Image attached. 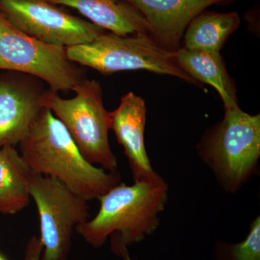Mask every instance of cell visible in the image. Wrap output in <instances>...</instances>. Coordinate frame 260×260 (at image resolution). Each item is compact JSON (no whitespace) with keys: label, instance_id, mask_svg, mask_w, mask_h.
Here are the masks:
<instances>
[{"label":"cell","instance_id":"7a4b0ae2","mask_svg":"<svg viewBox=\"0 0 260 260\" xmlns=\"http://www.w3.org/2000/svg\"><path fill=\"white\" fill-rule=\"evenodd\" d=\"M168 186L165 181L120 184L100 198L96 216L77 226L76 232L93 248L104 245L111 236L112 246L143 241L157 229L158 215L164 209Z\"/></svg>","mask_w":260,"mask_h":260},{"label":"cell","instance_id":"9c48e42d","mask_svg":"<svg viewBox=\"0 0 260 260\" xmlns=\"http://www.w3.org/2000/svg\"><path fill=\"white\" fill-rule=\"evenodd\" d=\"M42 80L10 71L0 76V148L15 147L42 110Z\"/></svg>","mask_w":260,"mask_h":260},{"label":"cell","instance_id":"2e32d148","mask_svg":"<svg viewBox=\"0 0 260 260\" xmlns=\"http://www.w3.org/2000/svg\"><path fill=\"white\" fill-rule=\"evenodd\" d=\"M217 256L218 260H260L259 217L251 224L250 232L243 242L220 244Z\"/></svg>","mask_w":260,"mask_h":260},{"label":"cell","instance_id":"8992f818","mask_svg":"<svg viewBox=\"0 0 260 260\" xmlns=\"http://www.w3.org/2000/svg\"><path fill=\"white\" fill-rule=\"evenodd\" d=\"M40 219L41 260H68L73 232L90 220L88 200L54 177L32 172L29 184Z\"/></svg>","mask_w":260,"mask_h":260},{"label":"cell","instance_id":"ac0fdd59","mask_svg":"<svg viewBox=\"0 0 260 260\" xmlns=\"http://www.w3.org/2000/svg\"><path fill=\"white\" fill-rule=\"evenodd\" d=\"M113 252L115 253L116 255L120 256L124 260H133L130 257L126 246H117L112 249Z\"/></svg>","mask_w":260,"mask_h":260},{"label":"cell","instance_id":"30bf717a","mask_svg":"<svg viewBox=\"0 0 260 260\" xmlns=\"http://www.w3.org/2000/svg\"><path fill=\"white\" fill-rule=\"evenodd\" d=\"M144 16L149 34L166 50L174 52L189 23L213 5L229 4L234 0H124Z\"/></svg>","mask_w":260,"mask_h":260},{"label":"cell","instance_id":"6da1fadb","mask_svg":"<svg viewBox=\"0 0 260 260\" xmlns=\"http://www.w3.org/2000/svg\"><path fill=\"white\" fill-rule=\"evenodd\" d=\"M19 146L32 172L56 178L88 201L120 183L117 172L95 167L84 158L69 132L48 108H43Z\"/></svg>","mask_w":260,"mask_h":260},{"label":"cell","instance_id":"9a60e30c","mask_svg":"<svg viewBox=\"0 0 260 260\" xmlns=\"http://www.w3.org/2000/svg\"><path fill=\"white\" fill-rule=\"evenodd\" d=\"M237 13L202 12L188 25L184 32V46L189 50L220 52L231 34L240 25Z\"/></svg>","mask_w":260,"mask_h":260},{"label":"cell","instance_id":"d6986e66","mask_svg":"<svg viewBox=\"0 0 260 260\" xmlns=\"http://www.w3.org/2000/svg\"><path fill=\"white\" fill-rule=\"evenodd\" d=\"M0 260H7L6 259H5V258L4 257V256H3V255H2V254H0Z\"/></svg>","mask_w":260,"mask_h":260},{"label":"cell","instance_id":"8fae6325","mask_svg":"<svg viewBox=\"0 0 260 260\" xmlns=\"http://www.w3.org/2000/svg\"><path fill=\"white\" fill-rule=\"evenodd\" d=\"M146 113L145 101L133 92L123 95L119 107L111 112V129L124 148L135 182L162 180L150 165L145 147Z\"/></svg>","mask_w":260,"mask_h":260},{"label":"cell","instance_id":"4fadbf2b","mask_svg":"<svg viewBox=\"0 0 260 260\" xmlns=\"http://www.w3.org/2000/svg\"><path fill=\"white\" fill-rule=\"evenodd\" d=\"M181 69L193 79L211 85L220 94L225 109L238 107L237 90L228 73L220 52L189 50L180 47L174 51Z\"/></svg>","mask_w":260,"mask_h":260},{"label":"cell","instance_id":"3957f363","mask_svg":"<svg viewBox=\"0 0 260 260\" xmlns=\"http://www.w3.org/2000/svg\"><path fill=\"white\" fill-rule=\"evenodd\" d=\"M73 90L76 95L70 99H62L50 89L44 90L43 107L64 124L87 161L116 172L117 159L109 142L111 112L104 107L101 84L85 78Z\"/></svg>","mask_w":260,"mask_h":260},{"label":"cell","instance_id":"52a82bcc","mask_svg":"<svg viewBox=\"0 0 260 260\" xmlns=\"http://www.w3.org/2000/svg\"><path fill=\"white\" fill-rule=\"evenodd\" d=\"M205 153L224 185L235 190L259 159V114L250 115L239 106L225 109L223 121L207 140Z\"/></svg>","mask_w":260,"mask_h":260},{"label":"cell","instance_id":"e0dca14e","mask_svg":"<svg viewBox=\"0 0 260 260\" xmlns=\"http://www.w3.org/2000/svg\"><path fill=\"white\" fill-rule=\"evenodd\" d=\"M42 251L43 244L40 238L32 237L27 243L23 260H41Z\"/></svg>","mask_w":260,"mask_h":260},{"label":"cell","instance_id":"7c38bea8","mask_svg":"<svg viewBox=\"0 0 260 260\" xmlns=\"http://www.w3.org/2000/svg\"><path fill=\"white\" fill-rule=\"evenodd\" d=\"M56 5H64L104 30L120 36L139 32L149 34V26L143 15L124 0H46Z\"/></svg>","mask_w":260,"mask_h":260},{"label":"cell","instance_id":"ba28073f","mask_svg":"<svg viewBox=\"0 0 260 260\" xmlns=\"http://www.w3.org/2000/svg\"><path fill=\"white\" fill-rule=\"evenodd\" d=\"M0 13L27 35L60 47L88 44L106 32L46 0H0Z\"/></svg>","mask_w":260,"mask_h":260},{"label":"cell","instance_id":"5bb4252c","mask_svg":"<svg viewBox=\"0 0 260 260\" xmlns=\"http://www.w3.org/2000/svg\"><path fill=\"white\" fill-rule=\"evenodd\" d=\"M32 173L15 147L0 148V213L14 215L28 206Z\"/></svg>","mask_w":260,"mask_h":260},{"label":"cell","instance_id":"277c9868","mask_svg":"<svg viewBox=\"0 0 260 260\" xmlns=\"http://www.w3.org/2000/svg\"><path fill=\"white\" fill-rule=\"evenodd\" d=\"M70 60L93 68L104 75L126 70H147L200 83L181 70L174 52L166 50L149 34L120 36L104 32L93 42L67 47Z\"/></svg>","mask_w":260,"mask_h":260},{"label":"cell","instance_id":"5b68a950","mask_svg":"<svg viewBox=\"0 0 260 260\" xmlns=\"http://www.w3.org/2000/svg\"><path fill=\"white\" fill-rule=\"evenodd\" d=\"M0 70L32 75L50 90L67 93L85 79L80 65L70 60L67 48L38 40L15 27L0 13Z\"/></svg>","mask_w":260,"mask_h":260}]
</instances>
